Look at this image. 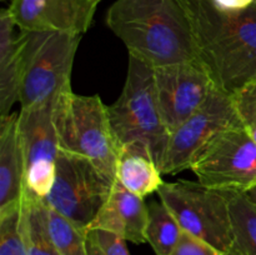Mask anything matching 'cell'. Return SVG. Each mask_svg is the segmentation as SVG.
Returning <instances> with one entry per match:
<instances>
[{
  "instance_id": "cell-19",
  "label": "cell",
  "mask_w": 256,
  "mask_h": 255,
  "mask_svg": "<svg viewBox=\"0 0 256 255\" xmlns=\"http://www.w3.org/2000/svg\"><path fill=\"white\" fill-rule=\"evenodd\" d=\"M182 229L170 210L162 202L148 205L146 242L156 255H170L182 236Z\"/></svg>"
},
{
  "instance_id": "cell-7",
  "label": "cell",
  "mask_w": 256,
  "mask_h": 255,
  "mask_svg": "<svg viewBox=\"0 0 256 255\" xmlns=\"http://www.w3.org/2000/svg\"><path fill=\"white\" fill-rule=\"evenodd\" d=\"M114 182L85 158L60 152L54 185L42 200L88 232L109 198Z\"/></svg>"
},
{
  "instance_id": "cell-8",
  "label": "cell",
  "mask_w": 256,
  "mask_h": 255,
  "mask_svg": "<svg viewBox=\"0 0 256 255\" xmlns=\"http://www.w3.org/2000/svg\"><path fill=\"white\" fill-rule=\"evenodd\" d=\"M190 170L208 188L248 192L256 186L255 140L242 125L229 128L210 142Z\"/></svg>"
},
{
  "instance_id": "cell-28",
  "label": "cell",
  "mask_w": 256,
  "mask_h": 255,
  "mask_svg": "<svg viewBox=\"0 0 256 255\" xmlns=\"http://www.w3.org/2000/svg\"><path fill=\"white\" fill-rule=\"evenodd\" d=\"M2 2H6V0H2Z\"/></svg>"
},
{
  "instance_id": "cell-13",
  "label": "cell",
  "mask_w": 256,
  "mask_h": 255,
  "mask_svg": "<svg viewBox=\"0 0 256 255\" xmlns=\"http://www.w3.org/2000/svg\"><path fill=\"white\" fill-rule=\"evenodd\" d=\"M148 205L144 198L132 194L115 179L109 198L89 229H102L134 244L146 242Z\"/></svg>"
},
{
  "instance_id": "cell-11",
  "label": "cell",
  "mask_w": 256,
  "mask_h": 255,
  "mask_svg": "<svg viewBox=\"0 0 256 255\" xmlns=\"http://www.w3.org/2000/svg\"><path fill=\"white\" fill-rule=\"evenodd\" d=\"M154 78L160 112L170 134L196 112L216 88L199 59L154 68Z\"/></svg>"
},
{
  "instance_id": "cell-23",
  "label": "cell",
  "mask_w": 256,
  "mask_h": 255,
  "mask_svg": "<svg viewBox=\"0 0 256 255\" xmlns=\"http://www.w3.org/2000/svg\"><path fill=\"white\" fill-rule=\"evenodd\" d=\"M86 248L89 255H130L126 240L102 229L88 230Z\"/></svg>"
},
{
  "instance_id": "cell-25",
  "label": "cell",
  "mask_w": 256,
  "mask_h": 255,
  "mask_svg": "<svg viewBox=\"0 0 256 255\" xmlns=\"http://www.w3.org/2000/svg\"><path fill=\"white\" fill-rule=\"evenodd\" d=\"M215 6L225 12H240L252 6L255 0H212Z\"/></svg>"
},
{
  "instance_id": "cell-12",
  "label": "cell",
  "mask_w": 256,
  "mask_h": 255,
  "mask_svg": "<svg viewBox=\"0 0 256 255\" xmlns=\"http://www.w3.org/2000/svg\"><path fill=\"white\" fill-rule=\"evenodd\" d=\"M95 0H12L9 9L20 30L82 35L92 22Z\"/></svg>"
},
{
  "instance_id": "cell-26",
  "label": "cell",
  "mask_w": 256,
  "mask_h": 255,
  "mask_svg": "<svg viewBox=\"0 0 256 255\" xmlns=\"http://www.w3.org/2000/svg\"><path fill=\"white\" fill-rule=\"evenodd\" d=\"M245 194H246V196L249 198V199L256 205V186L252 188V189L249 190L248 192H245Z\"/></svg>"
},
{
  "instance_id": "cell-24",
  "label": "cell",
  "mask_w": 256,
  "mask_h": 255,
  "mask_svg": "<svg viewBox=\"0 0 256 255\" xmlns=\"http://www.w3.org/2000/svg\"><path fill=\"white\" fill-rule=\"evenodd\" d=\"M170 255H228L209 242L182 230L179 242Z\"/></svg>"
},
{
  "instance_id": "cell-15",
  "label": "cell",
  "mask_w": 256,
  "mask_h": 255,
  "mask_svg": "<svg viewBox=\"0 0 256 255\" xmlns=\"http://www.w3.org/2000/svg\"><path fill=\"white\" fill-rule=\"evenodd\" d=\"M16 26L9 9L0 12V116L10 114V109L19 102L22 80V54Z\"/></svg>"
},
{
  "instance_id": "cell-6",
  "label": "cell",
  "mask_w": 256,
  "mask_h": 255,
  "mask_svg": "<svg viewBox=\"0 0 256 255\" xmlns=\"http://www.w3.org/2000/svg\"><path fill=\"white\" fill-rule=\"evenodd\" d=\"M230 194L232 192L212 189L189 180L164 182L158 190L160 202L184 232L228 255L234 250Z\"/></svg>"
},
{
  "instance_id": "cell-2",
  "label": "cell",
  "mask_w": 256,
  "mask_h": 255,
  "mask_svg": "<svg viewBox=\"0 0 256 255\" xmlns=\"http://www.w3.org/2000/svg\"><path fill=\"white\" fill-rule=\"evenodd\" d=\"M105 22L129 54L154 68L199 59L190 22L176 0H116Z\"/></svg>"
},
{
  "instance_id": "cell-18",
  "label": "cell",
  "mask_w": 256,
  "mask_h": 255,
  "mask_svg": "<svg viewBox=\"0 0 256 255\" xmlns=\"http://www.w3.org/2000/svg\"><path fill=\"white\" fill-rule=\"evenodd\" d=\"M234 250L232 255H256V205L245 192L230 194Z\"/></svg>"
},
{
  "instance_id": "cell-1",
  "label": "cell",
  "mask_w": 256,
  "mask_h": 255,
  "mask_svg": "<svg viewBox=\"0 0 256 255\" xmlns=\"http://www.w3.org/2000/svg\"><path fill=\"white\" fill-rule=\"evenodd\" d=\"M194 34L199 60L215 86L232 95L256 80V2L225 12L212 0H176Z\"/></svg>"
},
{
  "instance_id": "cell-16",
  "label": "cell",
  "mask_w": 256,
  "mask_h": 255,
  "mask_svg": "<svg viewBox=\"0 0 256 255\" xmlns=\"http://www.w3.org/2000/svg\"><path fill=\"white\" fill-rule=\"evenodd\" d=\"M20 226L26 255H60L48 232L42 199L26 190H24L22 199Z\"/></svg>"
},
{
  "instance_id": "cell-10",
  "label": "cell",
  "mask_w": 256,
  "mask_h": 255,
  "mask_svg": "<svg viewBox=\"0 0 256 255\" xmlns=\"http://www.w3.org/2000/svg\"><path fill=\"white\" fill-rule=\"evenodd\" d=\"M55 102L32 109H20L18 114L25 190L40 199H44L54 185L56 159L60 152L55 125Z\"/></svg>"
},
{
  "instance_id": "cell-21",
  "label": "cell",
  "mask_w": 256,
  "mask_h": 255,
  "mask_svg": "<svg viewBox=\"0 0 256 255\" xmlns=\"http://www.w3.org/2000/svg\"><path fill=\"white\" fill-rule=\"evenodd\" d=\"M20 209L22 205L0 214V255H26L20 226Z\"/></svg>"
},
{
  "instance_id": "cell-27",
  "label": "cell",
  "mask_w": 256,
  "mask_h": 255,
  "mask_svg": "<svg viewBox=\"0 0 256 255\" xmlns=\"http://www.w3.org/2000/svg\"><path fill=\"white\" fill-rule=\"evenodd\" d=\"M95 2H98V4H99V2H102V0H95Z\"/></svg>"
},
{
  "instance_id": "cell-5",
  "label": "cell",
  "mask_w": 256,
  "mask_h": 255,
  "mask_svg": "<svg viewBox=\"0 0 256 255\" xmlns=\"http://www.w3.org/2000/svg\"><path fill=\"white\" fill-rule=\"evenodd\" d=\"M55 125L60 152L85 158L110 180L116 179L119 150L100 96L62 92L55 102Z\"/></svg>"
},
{
  "instance_id": "cell-22",
  "label": "cell",
  "mask_w": 256,
  "mask_h": 255,
  "mask_svg": "<svg viewBox=\"0 0 256 255\" xmlns=\"http://www.w3.org/2000/svg\"><path fill=\"white\" fill-rule=\"evenodd\" d=\"M232 99L242 128L256 142V80L235 92Z\"/></svg>"
},
{
  "instance_id": "cell-9",
  "label": "cell",
  "mask_w": 256,
  "mask_h": 255,
  "mask_svg": "<svg viewBox=\"0 0 256 255\" xmlns=\"http://www.w3.org/2000/svg\"><path fill=\"white\" fill-rule=\"evenodd\" d=\"M242 125L232 95L215 88L204 105L170 134L162 174L176 175L192 168L216 135Z\"/></svg>"
},
{
  "instance_id": "cell-14",
  "label": "cell",
  "mask_w": 256,
  "mask_h": 255,
  "mask_svg": "<svg viewBox=\"0 0 256 255\" xmlns=\"http://www.w3.org/2000/svg\"><path fill=\"white\" fill-rule=\"evenodd\" d=\"M25 170L18 132V114L0 116V214L22 205Z\"/></svg>"
},
{
  "instance_id": "cell-17",
  "label": "cell",
  "mask_w": 256,
  "mask_h": 255,
  "mask_svg": "<svg viewBox=\"0 0 256 255\" xmlns=\"http://www.w3.org/2000/svg\"><path fill=\"white\" fill-rule=\"evenodd\" d=\"M116 180L132 194L145 198L158 192L164 184L159 166L144 155L124 152L119 155Z\"/></svg>"
},
{
  "instance_id": "cell-4",
  "label": "cell",
  "mask_w": 256,
  "mask_h": 255,
  "mask_svg": "<svg viewBox=\"0 0 256 255\" xmlns=\"http://www.w3.org/2000/svg\"><path fill=\"white\" fill-rule=\"evenodd\" d=\"M18 39L22 54V109L52 104L72 90V64L82 35L22 30Z\"/></svg>"
},
{
  "instance_id": "cell-3",
  "label": "cell",
  "mask_w": 256,
  "mask_h": 255,
  "mask_svg": "<svg viewBox=\"0 0 256 255\" xmlns=\"http://www.w3.org/2000/svg\"><path fill=\"white\" fill-rule=\"evenodd\" d=\"M108 116L119 155H144L162 166L170 132L160 112L154 66L129 54L122 94L108 106Z\"/></svg>"
},
{
  "instance_id": "cell-20",
  "label": "cell",
  "mask_w": 256,
  "mask_h": 255,
  "mask_svg": "<svg viewBox=\"0 0 256 255\" xmlns=\"http://www.w3.org/2000/svg\"><path fill=\"white\" fill-rule=\"evenodd\" d=\"M44 215L48 232L60 255H89L86 248V232L78 228L74 222L48 206L45 202Z\"/></svg>"
}]
</instances>
